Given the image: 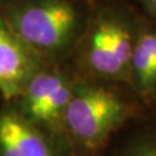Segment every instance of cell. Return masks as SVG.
Returning a JSON list of instances; mask_svg holds the SVG:
<instances>
[{
	"label": "cell",
	"mask_w": 156,
	"mask_h": 156,
	"mask_svg": "<svg viewBox=\"0 0 156 156\" xmlns=\"http://www.w3.org/2000/svg\"><path fill=\"white\" fill-rule=\"evenodd\" d=\"M136 115V106L110 86L74 81L64 115L71 156H101Z\"/></svg>",
	"instance_id": "1"
},
{
	"label": "cell",
	"mask_w": 156,
	"mask_h": 156,
	"mask_svg": "<svg viewBox=\"0 0 156 156\" xmlns=\"http://www.w3.org/2000/svg\"><path fill=\"white\" fill-rule=\"evenodd\" d=\"M6 7L1 17L44 59L66 53L81 31L82 16L73 0H16Z\"/></svg>",
	"instance_id": "2"
},
{
	"label": "cell",
	"mask_w": 156,
	"mask_h": 156,
	"mask_svg": "<svg viewBox=\"0 0 156 156\" xmlns=\"http://www.w3.org/2000/svg\"><path fill=\"white\" fill-rule=\"evenodd\" d=\"M135 36L132 26L112 9L96 14L86 33L82 59L91 75L108 81H129Z\"/></svg>",
	"instance_id": "3"
},
{
	"label": "cell",
	"mask_w": 156,
	"mask_h": 156,
	"mask_svg": "<svg viewBox=\"0 0 156 156\" xmlns=\"http://www.w3.org/2000/svg\"><path fill=\"white\" fill-rule=\"evenodd\" d=\"M74 81L55 68H42L16 100L20 115L50 138L65 156H71L64 132V115Z\"/></svg>",
	"instance_id": "4"
},
{
	"label": "cell",
	"mask_w": 156,
	"mask_h": 156,
	"mask_svg": "<svg viewBox=\"0 0 156 156\" xmlns=\"http://www.w3.org/2000/svg\"><path fill=\"white\" fill-rule=\"evenodd\" d=\"M44 58L28 46L0 16V94L16 101L29 81L44 68Z\"/></svg>",
	"instance_id": "5"
},
{
	"label": "cell",
	"mask_w": 156,
	"mask_h": 156,
	"mask_svg": "<svg viewBox=\"0 0 156 156\" xmlns=\"http://www.w3.org/2000/svg\"><path fill=\"white\" fill-rule=\"evenodd\" d=\"M0 156H65L41 129L14 108L0 112Z\"/></svg>",
	"instance_id": "6"
},
{
	"label": "cell",
	"mask_w": 156,
	"mask_h": 156,
	"mask_svg": "<svg viewBox=\"0 0 156 156\" xmlns=\"http://www.w3.org/2000/svg\"><path fill=\"white\" fill-rule=\"evenodd\" d=\"M101 156H156V124L138 127Z\"/></svg>",
	"instance_id": "7"
},
{
	"label": "cell",
	"mask_w": 156,
	"mask_h": 156,
	"mask_svg": "<svg viewBox=\"0 0 156 156\" xmlns=\"http://www.w3.org/2000/svg\"><path fill=\"white\" fill-rule=\"evenodd\" d=\"M146 7L148 12L156 19V0H146Z\"/></svg>",
	"instance_id": "8"
},
{
	"label": "cell",
	"mask_w": 156,
	"mask_h": 156,
	"mask_svg": "<svg viewBox=\"0 0 156 156\" xmlns=\"http://www.w3.org/2000/svg\"><path fill=\"white\" fill-rule=\"evenodd\" d=\"M14 1H16V0H0V6H8L13 4Z\"/></svg>",
	"instance_id": "9"
}]
</instances>
